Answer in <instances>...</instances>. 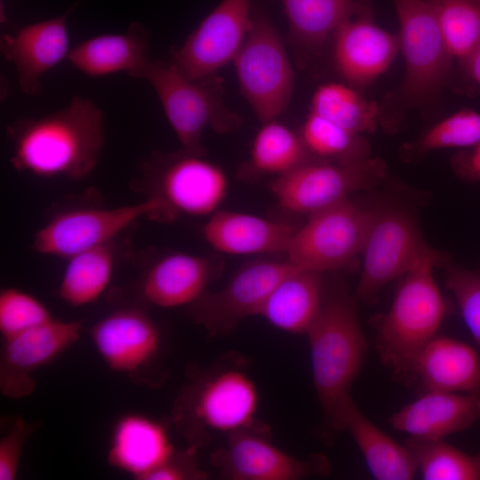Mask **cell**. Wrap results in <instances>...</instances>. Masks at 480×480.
<instances>
[{"label":"cell","instance_id":"obj_8","mask_svg":"<svg viewBox=\"0 0 480 480\" xmlns=\"http://www.w3.org/2000/svg\"><path fill=\"white\" fill-rule=\"evenodd\" d=\"M141 218L173 219L164 202L149 196L144 201L115 208H80L54 215L34 236L33 248L44 255L68 259L112 243Z\"/></svg>","mask_w":480,"mask_h":480},{"label":"cell","instance_id":"obj_22","mask_svg":"<svg viewBox=\"0 0 480 480\" xmlns=\"http://www.w3.org/2000/svg\"><path fill=\"white\" fill-rule=\"evenodd\" d=\"M175 453L166 428L139 413L121 417L115 424L108 452V463L140 480Z\"/></svg>","mask_w":480,"mask_h":480},{"label":"cell","instance_id":"obj_2","mask_svg":"<svg viewBox=\"0 0 480 480\" xmlns=\"http://www.w3.org/2000/svg\"><path fill=\"white\" fill-rule=\"evenodd\" d=\"M313 382L328 442L342 432L341 412L364 363L367 340L355 299L336 289L324 293L322 308L306 332Z\"/></svg>","mask_w":480,"mask_h":480},{"label":"cell","instance_id":"obj_28","mask_svg":"<svg viewBox=\"0 0 480 480\" xmlns=\"http://www.w3.org/2000/svg\"><path fill=\"white\" fill-rule=\"evenodd\" d=\"M297 50L308 58L345 21L368 16L358 0H281Z\"/></svg>","mask_w":480,"mask_h":480},{"label":"cell","instance_id":"obj_19","mask_svg":"<svg viewBox=\"0 0 480 480\" xmlns=\"http://www.w3.org/2000/svg\"><path fill=\"white\" fill-rule=\"evenodd\" d=\"M333 36L336 68L351 86L373 83L400 51L399 36L380 28L367 17L345 21Z\"/></svg>","mask_w":480,"mask_h":480},{"label":"cell","instance_id":"obj_23","mask_svg":"<svg viewBox=\"0 0 480 480\" xmlns=\"http://www.w3.org/2000/svg\"><path fill=\"white\" fill-rule=\"evenodd\" d=\"M415 383L425 392L480 395V358L468 344L436 336L415 365Z\"/></svg>","mask_w":480,"mask_h":480},{"label":"cell","instance_id":"obj_6","mask_svg":"<svg viewBox=\"0 0 480 480\" xmlns=\"http://www.w3.org/2000/svg\"><path fill=\"white\" fill-rule=\"evenodd\" d=\"M376 211L348 198L309 214L291 239L287 260L321 273L345 268L361 255Z\"/></svg>","mask_w":480,"mask_h":480},{"label":"cell","instance_id":"obj_14","mask_svg":"<svg viewBox=\"0 0 480 480\" xmlns=\"http://www.w3.org/2000/svg\"><path fill=\"white\" fill-rule=\"evenodd\" d=\"M225 447L212 456L220 475L232 480H298L329 473L324 454L296 459L271 444L266 427L241 429L227 436Z\"/></svg>","mask_w":480,"mask_h":480},{"label":"cell","instance_id":"obj_30","mask_svg":"<svg viewBox=\"0 0 480 480\" xmlns=\"http://www.w3.org/2000/svg\"><path fill=\"white\" fill-rule=\"evenodd\" d=\"M309 112L362 135L376 131L381 116L376 102L340 83L319 86L312 96Z\"/></svg>","mask_w":480,"mask_h":480},{"label":"cell","instance_id":"obj_10","mask_svg":"<svg viewBox=\"0 0 480 480\" xmlns=\"http://www.w3.org/2000/svg\"><path fill=\"white\" fill-rule=\"evenodd\" d=\"M142 181L173 218L179 213L211 216L225 199L228 185L220 167L183 150L153 155L143 164Z\"/></svg>","mask_w":480,"mask_h":480},{"label":"cell","instance_id":"obj_1","mask_svg":"<svg viewBox=\"0 0 480 480\" xmlns=\"http://www.w3.org/2000/svg\"><path fill=\"white\" fill-rule=\"evenodd\" d=\"M11 164L42 178L81 180L96 167L104 144L102 110L75 96L69 104L39 119H21L7 128Z\"/></svg>","mask_w":480,"mask_h":480},{"label":"cell","instance_id":"obj_17","mask_svg":"<svg viewBox=\"0 0 480 480\" xmlns=\"http://www.w3.org/2000/svg\"><path fill=\"white\" fill-rule=\"evenodd\" d=\"M92 341L113 371L133 374L156 357L161 343L158 328L144 311L125 308L98 321L91 329Z\"/></svg>","mask_w":480,"mask_h":480},{"label":"cell","instance_id":"obj_7","mask_svg":"<svg viewBox=\"0 0 480 480\" xmlns=\"http://www.w3.org/2000/svg\"><path fill=\"white\" fill-rule=\"evenodd\" d=\"M243 95L262 123L276 119L292 98L294 75L279 35L264 12L251 26L235 60Z\"/></svg>","mask_w":480,"mask_h":480},{"label":"cell","instance_id":"obj_39","mask_svg":"<svg viewBox=\"0 0 480 480\" xmlns=\"http://www.w3.org/2000/svg\"><path fill=\"white\" fill-rule=\"evenodd\" d=\"M203 476L188 453L183 456L174 453L169 460L153 470L146 480H184Z\"/></svg>","mask_w":480,"mask_h":480},{"label":"cell","instance_id":"obj_20","mask_svg":"<svg viewBox=\"0 0 480 480\" xmlns=\"http://www.w3.org/2000/svg\"><path fill=\"white\" fill-rule=\"evenodd\" d=\"M478 420L480 395L448 392H424L388 420L394 429L422 441L444 440Z\"/></svg>","mask_w":480,"mask_h":480},{"label":"cell","instance_id":"obj_29","mask_svg":"<svg viewBox=\"0 0 480 480\" xmlns=\"http://www.w3.org/2000/svg\"><path fill=\"white\" fill-rule=\"evenodd\" d=\"M68 260L59 287L60 299L72 307L97 300L113 276L116 257L112 243L81 252Z\"/></svg>","mask_w":480,"mask_h":480},{"label":"cell","instance_id":"obj_25","mask_svg":"<svg viewBox=\"0 0 480 480\" xmlns=\"http://www.w3.org/2000/svg\"><path fill=\"white\" fill-rule=\"evenodd\" d=\"M323 274L295 267L269 293L256 316L292 333H306L324 299Z\"/></svg>","mask_w":480,"mask_h":480},{"label":"cell","instance_id":"obj_9","mask_svg":"<svg viewBox=\"0 0 480 480\" xmlns=\"http://www.w3.org/2000/svg\"><path fill=\"white\" fill-rule=\"evenodd\" d=\"M386 174L385 162L372 156L346 164L312 160L276 177L270 190L282 208L309 215L376 186Z\"/></svg>","mask_w":480,"mask_h":480},{"label":"cell","instance_id":"obj_33","mask_svg":"<svg viewBox=\"0 0 480 480\" xmlns=\"http://www.w3.org/2000/svg\"><path fill=\"white\" fill-rule=\"evenodd\" d=\"M404 444L413 452L425 480H480V451L466 453L444 440L408 437Z\"/></svg>","mask_w":480,"mask_h":480},{"label":"cell","instance_id":"obj_41","mask_svg":"<svg viewBox=\"0 0 480 480\" xmlns=\"http://www.w3.org/2000/svg\"><path fill=\"white\" fill-rule=\"evenodd\" d=\"M453 170L467 181L480 180V141L456 154L452 159Z\"/></svg>","mask_w":480,"mask_h":480},{"label":"cell","instance_id":"obj_38","mask_svg":"<svg viewBox=\"0 0 480 480\" xmlns=\"http://www.w3.org/2000/svg\"><path fill=\"white\" fill-rule=\"evenodd\" d=\"M32 426L17 419L12 428L0 440V480L16 478L25 443L31 434Z\"/></svg>","mask_w":480,"mask_h":480},{"label":"cell","instance_id":"obj_43","mask_svg":"<svg viewBox=\"0 0 480 480\" xmlns=\"http://www.w3.org/2000/svg\"><path fill=\"white\" fill-rule=\"evenodd\" d=\"M480 2V0H478Z\"/></svg>","mask_w":480,"mask_h":480},{"label":"cell","instance_id":"obj_32","mask_svg":"<svg viewBox=\"0 0 480 480\" xmlns=\"http://www.w3.org/2000/svg\"><path fill=\"white\" fill-rule=\"evenodd\" d=\"M300 135L309 154L319 161L346 164L371 156L369 142L362 134L310 112Z\"/></svg>","mask_w":480,"mask_h":480},{"label":"cell","instance_id":"obj_18","mask_svg":"<svg viewBox=\"0 0 480 480\" xmlns=\"http://www.w3.org/2000/svg\"><path fill=\"white\" fill-rule=\"evenodd\" d=\"M71 10L61 16L24 26L14 34L2 36L1 52L14 66L24 93L40 95L41 76L68 57L67 18Z\"/></svg>","mask_w":480,"mask_h":480},{"label":"cell","instance_id":"obj_36","mask_svg":"<svg viewBox=\"0 0 480 480\" xmlns=\"http://www.w3.org/2000/svg\"><path fill=\"white\" fill-rule=\"evenodd\" d=\"M53 318L48 308L32 294L14 287L0 292V332L7 338Z\"/></svg>","mask_w":480,"mask_h":480},{"label":"cell","instance_id":"obj_16","mask_svg":"<svg viewBox=\"0 0 480 480\" xmlns=\"http://www.w3.org/2000/svg\"><path fill=\"white\" fill-rule=\"evenodd\" d=\"M82 324L52 318L3 339L0 360L2 393L12 398L33 392L32 373L60 356L80 338Z\"/></svg>","mask_w":480,"mask_h":480},{"label":"cell","instance_id":"obj_34","mask_svg":"<svg viewBox=\"0 0 480 480\" xmlns=\"http://www.w3.org/2000/svg\"><path fill=\"white\" fill-rule=\"evenodd\" d=\"M431 5L449 52L459 64L480 41L478 0H427Z\"/></svg>","mask_w":480,"mask_h":480},{"label":"cell","instance_id":"obj_27","mask_svg":"<svg viewBox=\"0 0 480 480\" xmlns=\"http://www.w3.org/2000/svg\"><path fill=\"white\" fill-rule=\"evenodd\" d=\"M148 42L146 27L132 23L124 34L101 35L82 42L69 51L67 59L89 76L119 71L129 74L150 60Z\"/></svg>","mask_w":480,"mask_h":480},{"label":"cell","instance_id":"obj_12","mask_svg":"<svg viewBox=\"0 0 480 480\" xmlns=\"http://www.w3.org/2000/svg\"><path fill=\"white\" fill-rule=\"evenodd\" d=\"M183 412L193 437L203 433L229 435L259 425L255 420L259 396L252 380L239 369H221L193 388Z\"/></svg>","mask_w":480,"mask_h":480},{"label":"cell","instance_id":"obj_5","mask_svg":"<svg viewBox=\"0 0 480 480\" xmlns=\"http://www.w3.org/2000/svg\"><path fill=\"white\" fill-rule=\"evenodd\" d=\"M405 63L401 99L407 105L433 101L451 77L452 58L436 14L427 0H393Z\"/></svg>","mask_w":480,"mask_h":480},{"label":"cell","instance_id":"obj_11","mask_svg":"<svg viewBox=\"0 0 480 480\" xmlns=\"http://www.w3.org/2000/svg\"><path fill=\"white\" fill-rule=\"evenodd\" d=\"M434 250L409 214L395 208L377 209L361 253L356 299L374 303L386 284L404 276Z\"/></svg>","mask_w":480,"mask_h":480},{"label":"cell","instance_id":"obj_40","mask_svg":"<svg viewBox=\"0 0 480 480\" xmlns=\"http://www.w3.org/2000/svg\"><path fill=\"white\" fill-rule=\"evenodd\" d=\"M458 67L462 90L468 94L480 95V41Z\"/></svg>","mask_w":480,"mask_h":480},{"label":"cell","instance_id":"obj_26","mask_svg":"<svg viewBox=\"0 0 480 480\" xmlns=\"http://www.w3.org/2000/svg\"><path fill=\"white\" fill-rule=\"evenodd\" d=\"M341 428L350 433L375 479H413L419 470L413 452L375 426L351 397L341 412Z\"/></svg>","mask_w":480,"mask_h":480},{"label":"cell","instance_id":"obj_42","mask_svg":"<svg viewBox=\"0 0 480 480\" xmlns=\"http://www.w3.org/2000/svg\"><path fill=\"white\" fill-rule=\"evenodd\" d=\"M361 5L363 6L364 12L372 17V0H358Z\"/></svg>","mask_w":480,"mask_h":480},{"label":"cell","instance_id":"obj_21","mask_svg":"<svg viewBox=\"0 0 480 480\" xmlns=\"http://www.w3.org/2000/svg\"><path fill=\"white\" fill-rule=\"evenodd\" d=\"M298 227L236 211H217L203 227L205 241L231 255L286 252Z\"/></svg>","mask_w":480,"mask_h":480},{"label":"cell","instance_id":"obj_24","mask_svg":"<svg viewBox=\"0 0 480 480\" xmlns=\"http://www.w3.org/2000/svg\"><path fill=\"white\" fill-rule=\"evenodd\" d=\"M209 260L190 253L175 252L156 260L141 283L143 297L160 308L195 303L204 293L212 276Z\"/></svg>","mask_w":480,"mask_h":480},{"label":"cell","instance_id":"obj_31","mask_svg":"<svg viewBox=\"0 0 480 480\" xmlns=\"http://www.w3.org/2000/svg\"><path fill=\"white\" fill-rule=\"evenodd\" d=\"M301 137L276 119L263 123L254 137L248 169L260 174L284 175L312 161Z\"/></svg>","mask_w":480,"mask_h":480},{"label":"cell","instance_id":"obj_13","mask_svg":"<svg viewBox=\"0 0 480 480\" xmlns=\"http://www.w3.org/2000/svg\"><path fill=\"white\" fill-rule=\"evenodd\" d=\"M251 21L250 0H222L172 51L170 62L192 81L214 76L235 60Z\"/></svg>","mask_w":480,"mask_h":480},{"label":"cell","instance_id":"obj_4","mask_svg":"<svg viewBox=\"0 0 480 480\" xmlns=\"http://www.w3.org/2000/svg\"><path fill=\"white\" fill-rule=\"evenodd\" d=\"M128 75L152 85L187 153L205 155L201 140L206 127L226 133L241 124V117L225 105L222 82L215 75L192 81L171 62L151 59Z\"/></svg>","mask_w":480,"mask_h":480},{"label":"cell","instance_id":"obj_3","mask_svg":"<svg viewBox=\"0 0 480 480\" xmlns=\"http://www.w3.org/2000/svg\"><path fill=\"white\" fill-rule=\"evenodd\" d=\"M446 262L434 250L404 276L388 311L375 323V349L393 380L415 383V365L424 348L436 337L449 305L434 277V268Z\"/></svg>","mask_w":480,"mask_h":480},{"label":"cell","instance_id":"obj_15","mask_svg":"<svg viewBox=\"0 0 480 480\" xmlns=\"http://www.w3.org/2000/svg\"><path fill=\"white\" fill-rule=\"evenodd\" d=\"M296 266L286 260H260L240 268L219 291L193 303L192 316L211 336L230 332L246 317L256 316L277 284Z\"/></svg>","mask_w":480,"mask_h":480},{"label":"cell","instance_id":"obj_35","mask_svg":"<svg viewBox=\"0 0 480 480\" xmlns=\"http://www.w3.org/2000/svg\"><path fill=\"white\" fill-rule=\"evenodd\" d=\"M480 141V113L461 108L431 127L412 146L414 154L442 148H469Z\"/></svg>","mask_w":480,"mask_h":480},{"label":"cell","instance_id":"obj_37","mask_svg":"<svg viewBox=\"0 0 480 480\" xmlns=\"http://www.w3.org/2000/svg\"><path fill=\"white\" fill-rule=\"evenodd\" d=\"M444 281L456 300L468 329L480 348V273L449 264L445 268Z\"/></svg>","mask_w":480,"mask_h":480}]
</instances>
